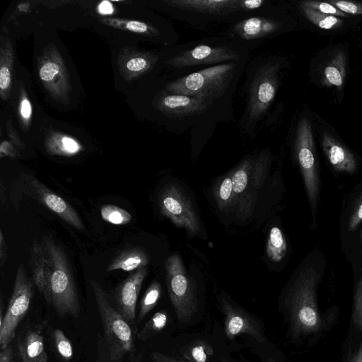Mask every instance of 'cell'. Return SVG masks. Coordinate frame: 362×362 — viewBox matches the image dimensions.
I'll use <instances>...</instances> for the list:
<instances>
[{"label":"cell","instance_id":"17","mask_svg":"<svg viewBox=\"0 0 362 362\" xmlns=\"http://www.w3.org/2000/svg\"><path fill=\"white\" fill-rule=\"evenodd\" d=\"M18 350L22 362H48L41 330L30 329L19 339Z\"/></svg>","mask_w":362,"mask_h":362},{"label":"cell","instance_id":"27","mask_svg":"<svg viewBox=\"0 0 362 362\" xmlns=\"http://www.w3.org/2000/svg\"><path fill=\"white\" fill-rule=\"evenodd\" d=\"M161 294V286L157 281H153L146 291L140 303L138 315L139 322L155 307Z\"/></svg>","mask_w":362,"mask_h":362},{"label":"cell","instance_id":"22","mask_svg":"<svg viewBox=\"0 0 362 362\" xmlns=\"http://www.w3.org/2000/svg\"><path fill=\"white\" fill-rule=\"evenodd\" d=\"M180 353L187 362H210L214 351L206 341L198 339L180 349Z\"/></svg>","mask_w":362,"mask_h":362},{"label":"cell","instance_id":"42","mask_svg":"<svg viewBox=\"0 0 362 362\" xmlns=\"http://www.w3.org/2000/svg\"><path fill=\"white\" fill-rule=\"evenodd\" d=\"M349 362H362V343L354 353Z\"/></svg>","mask_w":362,"mask_h":362},{"label":"cell","instance_id":"12","mask_svg":"<svg viewBox=\"0 0 362 362\" xmlns=\"http://www.w3.org/2000/svg\"><path fill=\"white\" fill-rule=\"evenodd\" d=\"M295 147L306 192L310 205L314 208L318 199L319 178L312 127L306 117L301 118L298 122Z\"/></svg>","mask_w":362,"mask_h":362},{"label":"cell","instance_id":"35","mask_svg":"<svg viewBox=\"0 0 362 362\" xmlns=\"http://www.w3.org/2000/svg\"><path fill=\"white\" fill-rule=\"evenodd\" d=\"M355 206L349 222V228L354 230L362 221V197Z\"/></svg>","mask_w":362,"mask_h":362},{"label":"cell","instance_id":"16","mask_svg":"<svg viewBox=\"0 0 362 362\" xmlns=\"http://www.w3.org/2000/svg\"><path fill=\"white\" fill-rule=\"evenodd\" d=\"M322 146L325 154L335 170L349 173L356 170L357 163L353 154L329 134L324 133Z\"/></svg>","mask_w":362,"mask_h":362},{"label":"cell","instance_id":"19","mask_svg":"<svg viewBox=\"0 0 362 362\" xmlns=\"http://www.w3.org/2000/svg\"><path fill=\"white\" fill-rule=\"evenodd\" d=\"M149 262L146 252L141 248L126 250L117 255L106 268L107 272L115 270L132 271L145 267Z\"/></svg>","mask_w":362,"mask_h":362},{"label":"cell","instance_id":"30","mask_svg":"<svg viewBox=\"0 0 362 362\" xmlns=\"http://www.w3.org/2000/svg\"><path fill=\"white\" fill-rule=\"evenodd\" d=\"M300 6L306 7L326 15L334 16L336 17H347V14L339 11L328 2L304 1L300 2Z\"/></svg>","mask_w":362,"mask_h":362},{"label":"cell","instance_id":"41","mask_svg":"<svg viewBox=\"0 0 362 362\" xmlns=\"http://www.w3.org/2000/svg\"><path fill=\"white\" fill-rule=\"evenodd\" d=\"M98 11L104 15L111 14L113 12V7L109 1H104L98 6Z\"/></svg>","mask_w":362,"mask_h":362},{"label":"cell","instance_id":"13","mask_svg":"<svg viewBox=\"0 0 362 362\" xmlns=\"http://www.w3.org/2000/svg\"><path fill=\"white\" fill-rule=\"evenodd\" d=\"M221 312L225 316L224 329L227 337L233 339L239 334H248L259 342L267 340L264 329L259 319L223 295L219 297Z\"/></svg>","mask_w":362,"mask_h":362},{"label":"cell","instance_id":"25","mask_svg":"<svg viewBox=\"0 0 362 362\" xmlns=\"http://www.w3.org/2000/svg\"><path fill=\"white\" fill-rule=\"evenodd\" d=\"M168 315L165 311H159L155 313L144 325L142 329L138 334L139 340H146L160 332L168 323Z\"/></svg>","mask_w":362,"mask_h":362},{"label":"cell","instance_id":"37","mask_svg":"<svg viewBox=\"0 0 362 362\" xmlns=\"http://www.w3.org/2000/svg\"><path fill=\"white\" fill-rule=\"evenodd\" d=\"M8 256V247L6 242L4 238L3 231L0 230V265L1 269L3 268Z\"/></svg>","mask_w":362,"mask_h":362},{"label":"cell","instance_id":"10","mask_svg":"<svg viewBox=\"0 0 362 362\" xmlns=\"http://www.w3.org/2000/svg\"><path fill=\"white\" fill-rule=\"evenodd\" d=\"M33 284L24 265L20 264L16 274L13 292L4 316L1 312L0 345L6 349L15 337L16 329L28 313L33 297Z\"/></svg>","mask_w":362,"mask_h":362},{"label":"cell","instance_id":"11","mask_svg":"<svg viewBox=\"0 0 362 362\" xmlns=\"http://www.w3.org/2000/svg\"><path fill=\"white\" fill-rule=\"evenodd\" d=\"M158 205L161 214L188 234L197 235L201 230L200 221L189 197L175 184L164 187L159 194Z\"/></svg>","mask_w":362,"mask_h":362},{"label":"cell","instance_id":"43","mask_svg":"<svg viewBox=\"0 0 362 362\" xmlns=\"http://www.w3.org/2000/svg\"><path fill=\"white\" fill-rule=\"evenodd\" d=\"M221 362H230V361H228L227 359H226L224 358H221Z\"/></svg>","mask_w":362,"mask_h":362},{"label":"cell","instance_id":"4","mask_svg":"<svg viewBox=\"0 0 362 362\" xmlns=\"http://www.w3.org/2000/svg\"><path fill=\"white\" fill-rule=\"evenodd\" d=\"M248 59L247 47L219 35L168 48L163 64L168 69L181 75L184 70L200 66L248 61Z\"/></svg>","mask_w":362,"mask_h":362},{"label":"cell","instance_id":"3","mask_svg":"<svg viewBox=\"0 0 362 362\" xmlns=\"http://www.w3.org/2000/svg\"><path fill=\"white\" fill-rule=\"evenodd\" d=\"M272 3L271 0H165L163 9L192 27L234 24Z\"/></svg>","mask_w":362,"mask_h":362},{"label":"cell","instance_id":"40","mask_svg":"<svg viewBox=\"0 0 362 362\" xmlns=\"http://www.w3.org/2000/svg\"><path fill=\"white\" fill-rule=\"evenodd\" d=\"M0 362H14L11 346H8L6 349L1 350Z\"/></svg>","mask_w":362,"mask_h":362},{"label":"cell","instance_id":"15","mask_svg":"<svg viewBox=\"0 0 362 362\" xmlns=\"http://www.w3.org/2000/svg\"><path fill=\"white\" fill-rule=\"evenodd\" d=\"M146 274V267L139 268L122 281L115 290L117 310L129 322L135 320L136 302Z\"/></svg>","mask_w":362,"mask_h":362},{"label":"cell","instance_id":"20","mask_svg":"<svg viewBox=\"0 0 362 362\" xmlns=\"http://www.w3.org/2000/svg\"><path fill=\"white\" fill-rule=\"evenodd\" d=\"M346 76V56L343 52L335 53L325 67L324 83L341 88Z\"/></svg>","mask_w":362,"mask_h":362},{"label":"cell","instance_id":"38","mask_svg":"<svg viewBox=\"0 0 362 362\" xmlns=\"http://www.w3.org/2000/svg\"><path fill=\"white\" fill-rule=\"evenodd\" d=\"M20 110L22 117L25 119H28L30 117L32 114V107L29 100L26 98H24L21 101Z\"/></svg>","mask_w":362,"mask_h":362},{"label":"cell","instance_id":"32","mask_svg":"<svg viewBox=\"0 0 362 362\" xmlns=\"http://www.w3.org/2000/svg\"><path fill=\"white\" fill-rule=\"evenodd\" d=\"M154 62L155 59L149 56L135 57L127 61L126 68L134 73H142L151 68Z\"/></svg>","mask_w":362,"mask_h":362},{"label":"cell","instance_id":"5","mask_svg":"<svg viewBox=\"0 0 362 362\" xmlns=\"http://www.w3.org/2000/svg\"><path fill=\"white\" fill-rule=\"evenodd\" d=\"M41 243L47 258L44 297L59 316L71 315L76 317L80 313V304L66 252L50 236H44Z\"/></svg>","mask_w":362,"mask_h":362},{"label":"cell","instance_id":"6","mask_svg":"<svg viewBox=\"0 0 362 362\" xmlns=\"http://www.w3.org/2000/svg\"><path fill=\"white\" fill-rule=\"evenodd\" d=\"M319 274L313 267L301 269L288 288L284 298L290 329L296 336L317 332L322 325L317 305Z\"/></svg>","mask_w":362,"mask_h":362},{"label":"cell","instance_id":"28","mask_svg":"<svg viewBox=\"0 0 362 362\" xmlns=\"http://www.w3.org/2000/svg\"><path fill=\"white\" fill-rule=\"evenodd\" d=\"M100 215L104 221L114 225H125L132 219V215L127 211L112 204L103 206Z\"/></svg>","mask_w":362,"mask_h":362},{"label":"cell","instance_id":"18","mask_svg":"<svg viewBox=\"0 0 362 362\" xmlns=\"http://www.w3.org/2000/svg\"><path fill=\"white\" fill-rule=\"evenodd\" d=\"M29 255L33 281L39 292L43 294L47 281V258L41 242L33 240Z\"/></svg>","mask_w":362,"mask_h":362},{"label":"cell","instance_id":"31","mask_svg":"<svg viewBox=\"0 0 362 362\" xmlns=\"http://www.w3.org/2000/svg\"><path fill=\"white\" fill-rule=\"evenodd\" d=\"M60 72L59 65L54 61L48 60L41 65L39 69V76L43 82L49 84L54 78H58Z\"/></svg>","mask_w":362,"mask_h":362},{"label":"cell","instance_id":"33","mask_svg":"<svg viewBox=\"0 0 362 362\" xmlns=\"http://www.w3.org/2000/svg\"><path fill=\"white\" fill-rule=\"evenodd\" d=\"M352 321L356 328L362 330V279L358 284L354 296Z\"/></svg>","mask_w":362,"mask_h":362},{"label":"cell","instance_id":"39","mask_svg":"<svg viewBox=\"0 0 362 362\" xmlns=\"http://www.w3.org/2000/svg\"><path fill=\"white\" fill-rule=\"evenodd\" d=\"M151 357L154 362H184L158 352L153 353Z\"/></svg>","mask_w":362,"mask_h":362},{"label":"cell","instance_id":"34","mask_svg":"<svg viewBox=\"0 0 362 362\" xmlns=\"http://www.w3.org/2000/svg\"><path fill=\"white\" fill-rule=\"evenodd\" d=\"M328 3L346 14L362 15V4L344 0H332Z\"/></svg>","mask_w":362,"mask_h":362},{"label":"cell","instance_id":"7","mask_svg":"<svg viewBox=\"0 0 362 362\" xmlns=\"http://www.w3.org/2000/svg\"><path fill=\"white\" fill-rule=\"evenodd\" d=\"M286 28L284 17L272 3L230 25L220 34L250 49L281 34Z\"/></svg>","mask_w":362,"mask_h":362},{"label":"cell","instance_id":"2","mask_svg":"<svg viewBox=\"0 0 362 362\" xmlns=\"http://www.w3.org/2000/svg\"><path fill=\"white\" fill-rule=\"evenodd\" d=\"M283 67L280 57L272 54L259 56L247 65L245 106L239 123L243 133L252 135L268 112L279 87Z\"/></svg>","mask_w":362,"mask_h":362},{"label":"cell","instance_id":"23","mask_svg":"<svg viewBox=\"0 0 362 362\" xmlns=\"http://www.w3.org/2000/svg\"><path fill=\"white\" fill-rule=\"evenodd\" d=\"M266 250L268 257L272 262H279L284 257L287 244L283 233L278 227L271 229Z\"/></svg>","mask_w":362,"mask_h":362},{"label":"cell","instance_id":"36","mask_svg":"<svg viewBox=\"0 0 362 362\" xmlns=\"http://www.w3.org/2000/svg\"><path fill=\"white\" fill-rule=\"evenodd\" d=\"M11 71L6 65H2L0 69V88L2 92L6 91L11 84Z\"/></svg>","mask_w":362,"mask_h":362},{"label":"cell","instance_id":"26","mask_svg":"<svg viewBox=\"0 0 362 362\" xmlns=\"http://www.w3.org/2000/svg\"><path fill=\"white\" fill-rule=\"evenodd\" d=\"M305 18L320 28L329 30L341 25L342 21L334 16L326 15L306 7L300 6Z\"/></svg>","mask_w":362,"mask_h":362},{"label":"cell","instance_id":"29","mask_svg":"<svg viewBox=\"0 0 362 362\" xmlns=\"http://www.w3.org/2000/svg\"><path fill=\"white\" fill-rule=\"evenodd\" d=\"M54 341L60 356L68 361L73 356V346L70 340L60 329H57L53 333Z\"/></svg>","mask_w":362,"mask_h":362},{"label":"cell","instance_id":"14","mask_svg":"<svg viewBox=\"0 0 362 362\" xmlns=\"http://www.w3.org/2000/svg\"><path fill=\"white\" fill-rule=\"evenodd\" d=\"M23 176L31 196L71 226L77 230H84L85 227L80 216L68 202L47 187L35 176Z\"/></svg>","mask_w":362,"mask_h":362},{"label":"cell","instance_id":"1","mask_svg":"<svg viewBox=\"0 0 362 362\" xmlns=\"http://www.w3.org/2000/svg\"><path fill=\"white\" fill-rule=\"evenodd\" d=\"M247 61L211 66L170 81L164 86L172 94L204 100L227 115L232 114V98Z\"/></svg>","mask_w":362,"mask_h":362},{"label":"cell","instance_id":"21","mask_svg":"<svg viewBox=\"0 0 362 362\" xmlns=\"http://www.w3.org/2000/svg\"><path fill=\"white\" fill-rule=\"evenodd\" d=\"M214 197L218 208L221 211H226L230 206H233L234 197L231 171L215 185Z\"/></svg>","mask_w":362,"mask_h":362},{"label":"cell","instance_id":"9","mask_svg":"<svg viewBox=\"0 0 362 362\" xmlns=\"http://www.w3.org/2000/svg\"><path fill=\"white\" fill-rule=\"evenodd\" d=\"M165 269L168 293L177 317L180 322H187L198 310L195 286L178 255L167 259Z\"/></svg>","mask_w":362,"mask_h":362},{"label":"cell","instance_id":"24","mask_svg":"<svg viewBox=\"0 0 362 362\" xmlns=\"http://www.w3.org/2000/svg\"><path fill=\"white\" fill-rule=\"evenodd\" d=\"M81 146L74 139L61 136L53 138L48 143L50 153L70 156L81 151Z\"/></svg>","mask_w":362,"mask_h":362},{"label":"cell","instance_id":"8","mask_svg":"<svg viewBox=\"0 0 362 362\" xmlns=\"http://www.w3.org/2000/svg\"><path fill=\"white\" fill-rule=\"evenodd\" d=\"M90 285L103 322L110 358L118 361L134 351V335L129 322L110 304L100 284L92 279Z\"/></svg>","mask_w":362,"mask_h":362}]
</instances>
